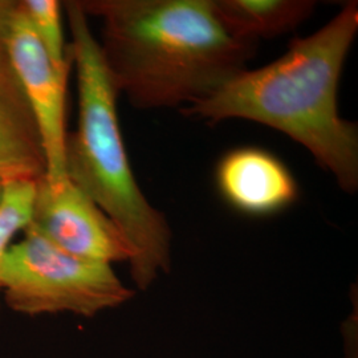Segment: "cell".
<instances>
[{
  "label": "cell",
  "instance_id": "3",
  "mask_svg": "<svg viewBox=\"0 0 358 358\" xmlns=\"http://www.w3.org/2000/svg\"><path fill=\"white\" fill-rule=\"evenodd\" d=\"M76 69L78 122L65 142L68 179L85 192L121 230L134 250L133 282L146 291L171 269L173 234L166 217L142 192L130 166L120 128L115 90L99 40L77 0L64 1Z\"/></svg>",
  "mask_w": 358,
  "mask_h": 358
},
{
  "label": "cell",
  "instance_id": "8",
  "mask_svg": "<svg viewBox=\"0 0 358 358\" xmlns=\"http://www.w3.org/2000/svg\"><path fill=\"white\" fill-rule=\"evenodd\" d=\"M44 174L38 128L4 43L0 41V176L8 182L38 180Z\"/></svg>",
  "mask_w": 358,
  "mask_h": 358
},
{
  "label": "cell",
  "instance_id": "7",
  "mask_svg": "<svg viewBox=\"0 0 358 358\" xmlns=\"http://www.w3.org/2000/svg\"><path fill=\"white\" fill-rule=\"evenodd\" d=\"M215 180L229 205L252 217L276 214L299 196V186L289 169L260 148H239L223 155Z\"/></svg>",
  "mask_w": 358,
  "mask_h": 358
},
{
  "label": "cell",
  "instance_id": "4",
  "mask_svg": "<svg viewBox=\"0 0 358 358\" xmlns=\"http://www.w3.org/2000/svg\"><path fill=\"white\" fill-rule=\"evenodd\" d=\"M0 294L13 312L38 317L71 313L94 317L129 301L134 291L112 266L69 255L26 227L0 267Z\"/></svg>",
  "mask_w": 358,
  "mask_h": 358
},
{
  "label": "cell",
  "instance_id": "1",
  "mask_svg": "<svg viewBox=\"0 0 358 358\" xmlns=\"http://www.w3.org/2000/svg\"><path fill=\"white\" fill-rule=\"evenodd\" d=\"M118 94L140 110L186 109L245 69L257 43L235 38L213 0H77Z\"/></svg>",
  "mask_w": 358,
  "mask_h": 358
},
{
  "label": "cell",
  "instance_id": "13",
  "mask_svg": "<svg viewBox=\"0 0 358 358\" xmlns=\"http://www.w3.org/2000/svg\"><path fill=\"white\" fill-rule=\"evenodd\" d=\"M6 183H7V180L0 176V203H1V201H3L4 192H6Z\"/></svg>",
  "mask_w": 358,
  "mask_h": 358
},
{
  "label": "cell",
  "instance_id": "10",
  "mask_svg": "<svg viewBox=\"0 0 358 358\" xmlns=\"http://www.w3.org/2000/svg\"><path fill=\"white\" fill-rule=\"evenodd\" d=\"M19 3L55 69L62 76H69L72 56L63 32V3L59 0H19Z\"/></svg>",
  "mask_w": 358,
  "mask_h": 358
},
{
  "label": "cell",
  "instance_id": "6",
  "mask_svg": "<svg viewBox=\"0 0 358 358\" xmlns=\"http://www.w3.org/2000/svg\"><path fill=\"white\" fill-rule=\"evenodd\" d=\"M4 47L38 128L45 162L44 177L50 185H59L68 179L65 171L68 77L55 69L19 0Z\"/></svg>",
  "mask_w": 358,
  "mask_h": 358
},
{
  "label": "cell",
  "instance_id": "2",
  "mask_svg": "<svg viewBox=\"0 0 358 358\" xmlns=\"http://www.w3.org/2000/svg\"><path fill=\"white\" fill-rule=\"evenodd\" d=\"M358 34V3L257 69H243L205 100L180 112L208 124L247 120L276 129L304 146L341 190L358 189V127L343 118L337 92Z\"/></svg>",
  "mask_w": 358,
  "mask_h": 358
},
{
  "label": "cell",
  "instance_id": "12",
  "mask_svg": "<svg viewBox=\"0 0 358 358\" xmlns=\"http://www.w3.org/2000/svg\"><path fill=\"white\" fill-rule=\"evenodd\" d=\"M16 7H17V0H0V41L1 43H4V38L8 34Z\"/></svg>",
  "mask_w": 358,
  "mask_h": 358
},
{
  "label": "cell",
  "instance_id": "11",
  "mask_svg": "<svg viewBox=\"0 0 358 358\" xmlns=\"http://www.w3.org/2000/svg\"><path fill=\"white\" fill-rule=\"evenodd\" d=\"M36 180H8L0 203V267L7 248L17 232L29 223ZM1 296V294H0Z\"/></svg>",
  "mask_w": 358,
  "mask_h": 358
},
{
  "label": "cell",
  "instance_id": "9",
  "mask_svg": "<svg viewBox=\"0 0 358 358\" xmlns=\"http://www.w3.org/2000/svg\"><path fill=\"white\" fill-rule=\"evenodd\" d=\"M316 6L312 0H213L217 19L230 34L256 43L292 32Z\"/></svg>",
  "mask_w": 358,
  "mask_h": 358
},
{
  "label": "cell",
  "instance_id": "5",
  "mask_svg": "<svg viewBox=\"0 0 358 358\" xmlns=\"http://www.w3.org/2000/svg\"><path fill=\"white\" fill-rule=\"evenodd\" d=\"M69 255L112 266L134 259V250L112 219L69 179L36 180L28 226Z\"/></svg>",
  "mask_w": 358,
  "mask_h": 358
}]
</instances>
